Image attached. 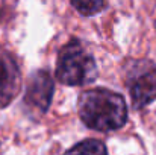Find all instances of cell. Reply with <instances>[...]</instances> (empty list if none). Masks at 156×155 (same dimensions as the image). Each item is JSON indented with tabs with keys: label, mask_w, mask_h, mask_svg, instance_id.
<instances>
[{
	"label": "cell",
	"mask_w": 156,
	"mask_h": 155,
	"mask_svg": "<svg viewBox=\"0 0 156 155\" xmlns=\"http://www.w3.org/2000/svg\"><path fill=\"white\" fill-rule=\"evenodd\" d=\"M129 90L133 108L141 109L153 102L156 99V67H149L133 76Z\"/></svg>",
	"instance_id": "5"
},
{
	"label": "cell",
	"mask_w": 156,
	"mask_h": 155,
	"mask_svg": "<svg viewBox=\"0 0 156 155\" xmlns=\"http://www.w3.org/2000/svg\"><path fill=\"white\" fill-rule=\"evenodd\" d=\"M77 106L82 122L96 131L120 129L127 120V108L123 96L106 88L83 91Z\"/></svg>",
	"instance_id": "1"
},
{
	"label": "cell",
	"mask_w": 156,
	"mask_h": 155,
	"mask_svg": "<svg viewBox=\"0 0 156 155\" xmlns=\"http://www.w3.org/2000/svg\"><path fill=\"white\" fill-rule=\"evenodd\" d=\"M53 87L55 84H53V79L49 72L46 70L35 72L29 78L27 87H26L24 103L27 109L37 116L44 114L52 102Z\"/></svg>",
	"instance_id": "3"
},
{
	"label": "cell",
	"mask_w": 156,
	"mask_h": 155,
	"mask_svg": "<svg viewBox=\"0 0 156 155\" xmlns=\"http://www.w3.org/2000/svg\"><path fill=\"white\" fill-rule=\"evenodd\" d=\"M21 88L20 68L12 55L0 47V108L8 106Z\"/></svg>",
	"instance_id": "4"
},
{
	"label": "cell",
	"mask_w": 156,
	"mask_h": 155,
	"mask_svg": "<svg viewBox=\"0 0 156 155\" xmlns=\"http://www.w3.org/2000/svg\"><path fill=\"white\" fill-rule=\"evenodd\" d=\"M71 5L82 15H96L105 6V0H71Z\"/></svg>",
	"instance_id": "7"
},
{
	"label": "cell",
	"mask_w": 156,
	"mask_h": 155,
	"mask_svg": "<svg viewBox=\"0 0 156 155\" xmlns=\"http://www.w3.org/2000/svg\"><path fill=\"white\" fill-rule=\"evenodd\" d=\"M99 75L94 56L80 40H70L59 52L56 78L65 85H85Z\"/></svg>",
	"instance_id": "2"
},
{
	"label": "cell",
	"mask_w": 156,
	"mask_h": 155,
	"mask_svg": "<svg viewBox=\"0 0 156 155\" xmlns=\"http://www.w3.org/2000/svg\"><path fill=\"white\" fill-rule=\"evenodd\" d=\"M64 155H108L106 146L99 140H83L68 149Z\"/></svg>",
	"instance_id": "6"
}]
</instances>
